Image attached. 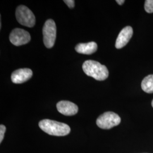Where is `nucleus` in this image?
Returning a JSON list of instances; mask_svg holds the SVG:
<instances>
[{"label":"nucleus","mask_w":153,"mask_h":153,"mask_svg":"<svg viewBox=\"0 0 153 153\" xmlns=\"http://www.w3.org/2000/svg\"><path fill=\"white\" fill-rule=\"evenodd\" d=\"M39 126L43 131L52 136H65L71 132V128L68 125L49 119L40 121Z\"/></svg>","instance_id":"nucleus-1"},{"label":"nucleus","mask_w":153,"mask_h":153,"mask_svg":"<svg viewBox=\"0 0 153 153\" xmlns=\"http://www.w3.org/2000/svg\"><path fill=\"white\" fill-rule=\"evenodd\" d=\"M82 68L87 76H91L98 81H104L108 78L109 74L107 67L96 61H85Z\"/></svg>","instance_id":"nucleus-2"},{"label":"nucleus","mask_w":153,"mask_h":153,"mask_svg":"<svg viewBox=\"0 0 153 153\" xmlns=\"http://www.w3.org/2000/svg\"><path fill=\"white\" fill-rule=\"evenodd\" d=\"M16 16L18 22L23 26L33 27L35 25V16L31 10L25 6H18Z\"/></svg>","instance_id":"nucleus-3"},{"label":"nucleus","mask_w":153,"mask_h":153,"mask_svg":"<svg viewBox=\"0 0 153 153\" xmlns=\"http://www.w3.org/2000/svg\"><path fill=\"white\" fill-rule=\"evenodd\" d=\"M56 26L53 20L48 19L44 23L43 28V42L45 46L48 48H51L55 44L56 38Z\"/></svg>","instance_id":"nucleus-4"},{"label":"nucleus","mask_w":153,"mask_h":153,"mask_svg":"<svg viewBox=\"0 0 153 153\" xmlns=\"http://www.w3.org/2000/svg\"><path fill=\"white\" fill-rule=\"evenodd\" d=\"M120 123V116L113 112H106L97 120V126L103 129H109L118 126Z\"/></svg>","instance_id":"nucleus-5"},{"label":"nucleus","mask_w":153,"mask_h":153,"mask_svg":"<svg viewBox=\"0 0 153 153\" xmlns=\"http://www.w3.org/2000/svg\"><path fill=\"white\" fill-rule=\"evenodd\" d=\"M9 39L13 45L20 46L28 43L31 40V36L27 31L16 28L11 31Z\"/></svg>","instance_id":"nucleus-6"},{"label":"nucleus","mask_w":153,"mask_h":153,"mask_svg":"<svg viewBox=\"0 0 153 153\" xmlns=\"http://www.w3.org/2000/svg\"><path fill=\"white\" fill-rule=\"evenodd\" d=\"M33 76V71L28 68L19 69L14 71L11 74L12 82L19 84L27 81Z\"/></svg>","instance_id":"nucleus-7"},{"label":"nucleus","mask_w":153,"mask_h":153,"mask_svg":"<svg viewBox=\"0 0 153 153\" xmlns=\"http://www.w3.org/2000/svg\"><path fill=\"white\" fill-rule=\"evenodd\" d=\"M56 107L60 113L65 116L76 115L78 111V108L76 104L66 100L59 102L56 105Z\"/></svg>","instance_id":"nucleus-8"},{"label":"nucleus","mask_w":153,"mask_h":153,"mask_svg":"<svg viewBox=\"0 0 153 153\" xmlns=\"http://www.w3.org/2000/svg\"><path fill=\"white\" fill-rule=\"evenodd\" d=\"M133 35V28L131 26L124 28L119 33L116 41L115 47L117 49H121L126 46L129 42Z\"/></svg>","instance_id":"nucleus-9"},{"label":"nucleus","mask_w":153,"mask_h":153,"mask_svg":"<svg viewBox=\"0 0 153 153\" xmlns=\"http://www.w3.org/2000/svg\"><path fill=\"white\" fill-rule=\"evenodd\" d=\"M98 45L95 42H91L87 43H79L77 44L75 49L79 53L84 55H91L97 51Z\"/></svg>","instance_id":"nucleus-10"},{"label":"nucleus","mask_w":153,"mask_h":153,"mask_svg":"<svg viewBox=\"0 0 153 153\" xmlns=\"http://www.w3.org/2000/svg\"><path fill=\"white\" fill-rule=\"evenodd\" d=\"M141 88L145 93H153V74L149 75L142 80Z\"/></svg>","instance_id":"nucleus-11"},{"label":"nucleus","mask_w":153,"mask_h":153,"mask_svg":"<svg viewBox=\"0 0 153 153\" xmlns=\"http://www.w3.org/2000/svg\"><path fill=\"white\" fill-rule=\"evenodd\" d=\"M145 10L148 13H153V0H146V1H145Z\"/></svg>","instance_id":"nucleus-12"},{"label":"nucleus","mask_w":153,"mask_h":153,"mask_svg":"<svg viewBox=\"0 0 153 153\" xmlns=\"http://www.w3.org/2000/svg\"><path fill=\"white\" fill-rule=\"evenodd\" d=\"M6 131V127L4 125H1L0 126V142L1 143L4 137V134L5 132Z\"/></svg>","instance_id":"nucleus-13"},{"label":"nucleus","mask_w":153,"mask_h":153,"mask_svg":"<svg viewBox=\"0 0 153 153\" xmlns=\"http://www.w3.org/2000/svg\"><path fill=\"white\" fill-rule=\"evenodd\" d=\"M64 2L71 9H73L74 7L75 1L74 0H65V1H64Z\"/></svg>","instance_id":"nucleus-14"},{"label":"nucleus","mask_w":153,"mask_h":153,"mask_svg":"<svg viewBox=\"0 0 153 153\" xmlns=\"http://www.w3.org/2000/svg\"><path fill=\"white\" fill-rule=\"evenodd\" d=\"M116 2H117L119 5H123V4L125 2V1H124V0H117V1H116Z\"/></svg>","instance_id":"nucleus-15"},{"label":"nucleus","mask_w":153,"mask_h":153,"mask_svg":"<svg viewBox=\"0 0 153 153\" xmlns=\"http://www.w3.org/2000/svg\"><path fill=\"white\" fill-rule=\"evenodd\" d=\"M152 107H153V100H152Z\"/></svg>","instance_id":"nucleus-16"}]
</instances>
